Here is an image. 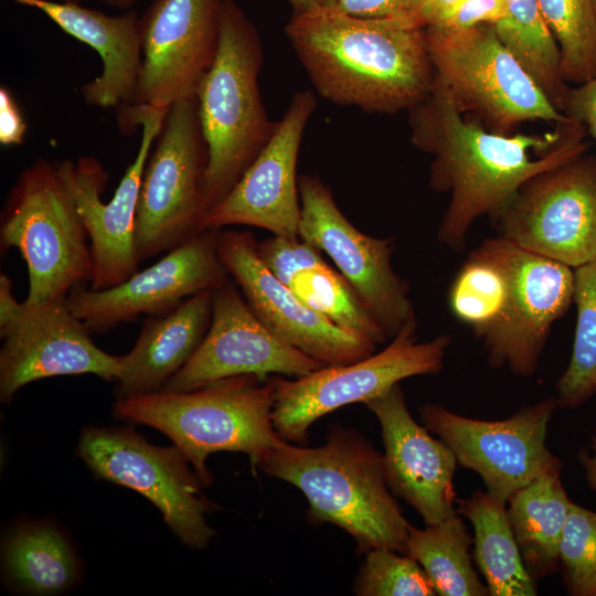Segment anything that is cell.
<instances>
[{"instance_id":"22","label":"cell","mask_w":596,"mask_h":596,"mask_svg":"<svg viewBox=\"0 0 596 596\" xmlns=\"http://www.w3.org/2000/svg\"><path fill=\"white\" fill-rule=\"evenodd\" d=\"M365 405L381 425L384 472L391 491L412 505L425 525L456 513V456L445 441L434 438L413 418L400 385Z\"/></svg>"},{"instance_id":"27","label":"cell","mask_w":596,"mask_h":596,"mask_svg":"<svg viewBox=\"0 0 596 596\" xmlns=\"http://www.w3.org/2000/svg\"><path fill=\"white\" fill-rule=\"evenodd\" d=\"M456 511L472 525L473 560L486 579L488 595H536V581L524 565L505 503L477 490L459 500Z\"/></svg>"},{"instance_id":"33","label":"cell","mask_w":596,"mask_h":596,"mask_svg":"<svg viewBox=\"0 0 596 596\" xmlns=\"http://www.w3.org/2000/svg\"><path fill=\"white\" fill-rule=\"evenodd\" d=\"M560 50L566 83L596 76V19L592 0H538Z\"/></svg>"},{"instance_id":"24","label":"cell","mask_w":596,"mask_h":596,"mask_svg":"<svg viewBox=\"0 0 596 596\" xmlns=\"http://www.w3.org/2000/svg\"><path fill=\"white\" fill-rule=\"evenodd\" d=\"M213 291L198 292L160 316L143 321L134 348L119 356L117 398L161 391L189 361L212 319Z\"/></svg>"},{"instance_id":"29","label":"cell","mask_w":596,"mask_h":596,"mask_svg":"<svg viewBox=\"0 0 596 596\" xmlns=\"http://www.w3.org/2000/svg\"><path fill=\"white\" fill-rule=\"evenodd\" d=\"M508 17L494 29L551 103L565 114L571 87L562 75L558 45L538 0H507Z\"/></svg>"},{"instance_id":"10","label":"cell","mask_w":596,"mask_h":596,"mask_svg":"<svg viewBox=\"0 0 596 596\" xmlns=\"http://www.w3.org/2000/svg\"><path fill=\"white\" fill-rule=\"evenodd\" d=\"M169 108L135 104L117 108L121 128L141 126V141L135 160L107 203L102 194L108 173L96 158L83 156L75 161L55 163L88 234L93 258L88 288L93 290L117 286L138 270L135 223L141 180L151 145Z\"/></svg>"},{"instance_id":"18","label":"cell","mask_w":596,"mask_h":596,"mask_svg":"<svg viewBox=\"0 0 596 596\" xmlns=\"http://www.w3.org/2000/svg\"><path fill=\"white\" fill-rule=\"evenodd\" d=\"M222 0H153L140 17L135 105L170 107L195 97L215 58Z\"/></svg>"},{"instance_id":"42","label":"cell","mask_w":596,"mask_h":596,"mask_svg":"<svg viewBox=\"0 0 596 596\" xmlns=\"http://www.w3.org/2000/svg\"><path fill=\"white\" fill-rule=\"evenodd\" d=\"M577 459L584 468L588 487L596 492V429L589 435L588 447L579 449Z\"/></svg>"},{"instance_id":"26","label":"cell","mask_w":596,"mask_h":596,"mask_svg":"<svg viewBox=\"0 0 596 596\" xmlns=\"http://www.w3.org/2000/svg\"><path fill=\"white\" fill-rule=\"evenodd\" d=\"M560 477L561 471L541 475L507 502L522 560L536 582L558 567L560 544L572 502Z\"/></svg>"},{"instance_id":"16","label":"cell","mask_w":596,"mask_h":596,"mask_svg":"<svg viewBox=\"0 0 596 596\" xmlns=\"http://www.w3.org/2000/svg\"><path fill=\"white\" fill-rule=\"evenodd\" d=\"M301 217L298 235L327 253L386 337L416 320L408 284L391 266L395 238L359 231L338 207L331 190L317 177L298 178Z\"/></svg>"},{"instance_id":"19","label":"cell","mask_w":596,"mask_h":596,"mask_svg":"<svg viewBox=\"0 0 596 596\" xmlns=\"http://www.w3.org/2000/svg\"><path fill=\"white\" fill-rule=\"evenodd\" d=\"M323 366L272 332L231 279L213 291L211 323L199 348L161 391H193L237 375L302 376Z\"/></svg>"},{"instance_id":"20","label":"cell","mask_w":596,"mask_h":596,"mask_svg":"<svg viewBox=\"0 0 596 596\" xmlns=\"http://www.w3.org/2000/svg\"><path fill=\"white\" fill-rule=\"evenodd\" d=\"M249 232L219 235V256L258 319L277 337L324 365L349 364L374 353L376 345L336 326L306 306L263 264Z\"/></svg>"},{"instance_id":"43","label":"cell","mask_w":596,"mask_h":596,"mask_svg":"<svg viewBox=\"0 0 596 596\" xmlns=\"http://www.w3.org/2000/svg\"><path fill=\"white\" fill-rule=\"evenodd\" d=\"M294 9V13H304L319 8H331L336 0H288Z\"/></svg>"},{"instance_id":"37","label":"cell","mask_w":596,"mask_h":596,"mask_svg":"<svg viewBox=\"0 0 596 596\" xmlns=\"http://www.w3.org/2000/svg\"><path fill=\"white\" fill-rule=\"evenodd\" d=\"M507 0H461L435 25L446 30H466L482 24L496 25L508 17Z\"/></svg>"},{"instance_id":"2","label":"cell","mask_w":596,"mask_h":596,"mask_svg":"<svg viewBox=\"0 0 596 596\" xmlns=\"http://www.w3.org/2000/svg\"><path fill=\"white\" fill-rule=\"evenodd\" d=\"M287 38L319 94L370 113L411 110L430 93L435 70L425 29L336 8L294 13Z\"/></svg>"},{"instance_id":"1","label":"cell","mask_w":596,"mask_h":596,"mask_svg":"<svg viewBox=\"0 0 596 596\" xmlns=\"http://www.w3.org/2000/svg\"><path fill=\"white\" fill-rule=\"evenodd\" d=\"M409 113L413 143L434 157L429 184L450 194L437 238L454 252L464 249L476 220L503 207L528 180L588 149L586 128L574 120L544 134L510 135L467 120L436 75Z\"/></svg>"},{"instance_id":"5","label":"cell","mask_w":596,"mask_h":596,"mask_svg":"<svg viewBox=\"0 0 596 596\" xmlns=\"http://www.w3.org/2000/svg\"><path fill=\"white\" fill-rule=\"evenodd\" d=\"M273 379L237 375L193 391L136 394L117 398L114 413L168 436L191 464L203 487L212 483L207 457L238 451L254 468L284 439L275 430Z\"/></svg>"},{"instance_id":"36","label":"cell","mask_w":596,"mask_h":596,"mask_svg":"<svg viewBox=\"0 0 596 596\" xmlns=\"http://www.w3.org/2000/svg\"><path fill=\"white\" fill-rule=\"evenodd\" d=\"M257 252L268 270L287 286L297 272L326 262L320 248L300 237L273 235L257 244Z\"/></svg>"},{"instance_id":"39","label":"cell","mask_w":596,"mask_h":596,"mask_svg":"<svg viewBox=\"0 0 596 596\" xmlns=\"http://www.w3.org/2000/svg\"><path fill=\"white\" fill-rule=\"evenodd\" d=\"M565 114L583 125L596 143V76L570 89Z\"/></svg>"},{"instance_id":"12","label":"cell","mask_w":596,"mask_h":596,"mask_svg":"<svg viewBox=\"0 0 596 596\" xmlns=\"http://www.w3.org/2000/svg\"><path fill=\"white\" fill-rule=\"evenodd\" d=\"M499 236L575 268L596 257V157L586 152L528 180L489 216Z\"/></svg>"},{"instance_id":"45","label":"cell","mask_w":596,"mask_h":596,"mask_svg":"<svg viewBox=\"0 0 596 596\" xmlns=\"http://www.w3.org/2000/svg\"><path fill=\"white\" fill-rule=\"evenodd\" d=\"M592 6H593L595 19H596V0H592Z\"/></svg>"},{"instance_id":"31","label":"cell","mask_w":596,"mask_h":596,"mask_svg":"<svg viewBox=\"0 0 596 596\" xmlns=\"http://www.w3.org/2000/svg\"><path fill=\"white\" fill-rule=\"evenodd\" d=\"M309 308L375 345L389 338L340 272L327 262L297 272L288 285Z\"/></svg>"},{"instance_id":"7","label":"cell","mask_w":596,"mask_h":596,"mask_svg":"<svg viewBox=\"0 0 596 596\" xmlns=\"http://www.w3.org/2000/svg\"><path fill=\"white\" fill-rule=\"evenodd\" d=\"M435 75L464 115L502 135L533 120L564 124L560 111L522 63L502 43L494 25L466 30L425 28Z\"/></svg>"},{"instance_id":"23","label":"cell","mask_w":596,"mask_h":596,"mask_svg":"<svg viewBox=\"0 0 596 596\" xmlns=\"http://www.w3.org/2000/svg\"><path fill=\"white\" fill-rule=\"evenodd\" d=\"M43 12L65 33L94 49L102 58L99 76L81 87L86 104L109 108L134 103L141 67V39L135 10L120 15L54 0H10Z\"/></svg>"},{"instance_id":"8","label":"cell","mask_w":596,"mask_h":596,"mask_svg":"<svg viewBox=\"0 0 596 596\" xmlns=\"http://www.w3.org/2000/svg\"><path fill=\"white\" fill-rule=\"evenodd\" d=\"M417 320L406 323L379 353L342 365H326L296 380L273 377V424L286 441L304 444L318 418L351 403L385 393L402 380L439 373L450 337L437 336L419 342Z\"/></svg>"},{"instance_id":"3","label":"cell","mask_w":596,"mask_h":596,"mask_svg":"<svg viewBox=\"0 0 596 596\" xmlns=\"http://www.w3.org/2000/svg\"><path fill=\"white\" fill-rule=\"evenodd\" d=\"M257 468L298 488L311 517L341 528L360 551L406 554L411 524L387 486L383 455L358 432L336 427L315 448L281 440Z\"/></svg>"},{"instance_id":"35","label":"cell","mask_w":596,"mask_h":596,"mask_svg":"<svg viewBox=\"0 0 596 596\" xmlns=\"http://www.w3.org/2000/svg\"><path fill=\"white\" fill-rule=\"evenodd\" d=\"M558 565L572 596H596V512L571 502Z\"/></svg>"},{"instance_id":"46","label":"cell","mask_w":596,"mask_h":596,"mask_svg":"<svg viewBox=\"0 0 596 596\" xmlns=\"http://www.w3.org/2000/svg\"><path fill=\"white\" fill-rule=\"evenodd\" d=\"M56 1H62V2H76V3H79L81 0H56Z\"/></svg>"},{"instance_id":"17","label":"cell","mask_w":596,"mask_h":596,"mask_svg":"<svg viewBox=\"0 0 596 596\" xmlns=\"http://www.w3.org/2000/svg\"><path fill=\"white\" fill-rule=\"evenodd\" d=\"M220 230H205L168 251L153 265L103 290L78 286L65 298L91 333L108 331L140 315H164L187 298L231 280L219 256Z\"/></svg>"},{"instance_id":"13","label":"cell","mask_w":596,"mask_h":596,"mask_svg":"<svg viewBox=\"0 0 596 596\" xmlns=\"http://www.w3.org/2000/svg\"><path fill=\"white\" fill-rule=\"evenodd\" d=\"M65 300L18 301L13 283L0 274V398L24 385L58 375L94 374L115 381L119 356L99 349Z\"/></svg>"},{"instance_id":"15","label":"cell","mask_w":596,"mask_h":596,"mask_svg":"<svg viewBox=\"0 0 596 596\" xmlns=\"http://www.w3.org/2000/svg\"><path fill=\"white\" fill-rule=\"evenodd\" d=\"M555 397L524 405L511 416L482 421L427 403L418 408L424 426L445 441L465 469L475 471L486 491L505 503L541 475L561 471L562 462L546 446Z\"/></svg>"},{"instance_id":"38","label":"cell","mask_w":596,"mask_h":596,"mask_svg":"<svg viewBox=\"0 0 596 596\" xmlns=\"http://www.w3.org/2000/svg\"><path fill=\"white\" fill-rule=\"evenodd\" d=\"M422 0H336L333 8L358 18L397 19L421 26L417 13Z\"/></svg>"},{"instance_id":"40","label":"cell","mask_w":596,"mask_h":596,"mask_svg":"<svg viewBox=\"0 0 596 596\" xmlns=\"http://www.w3.org/2000/svg\"><path fill=\"white\" fill-rule=\"evenodd\" d=\"M26 125L22 113L12 95L6 87H0V142L3 146L21 145L24 140Z\"/></svg>"},{"instance_id":"11","label":"cell","mask_w":596,"mask_h":596,"mask_svg":"<svg viewBox=\"0 0 596 596\" xmlns=\"http://www.w3.org/2000/svg\"><path fill=\"white\" fill-rule=\"evenodd\" d=\"M77 455L96 477L147 498L185 546L202 550L214 538L205 514L216 507L175 445L155 446L131 427L87 426Z\"/></svg>"},{"instance_id":"32","label":"cell","mask_w":596,"mask_h":596,"mask_svg":"<svg viewBox=\"0 0 596 596\" xmlns=\"http://www.w3.org/2000/svg\"><path fill=\"white\" fill-rule=\"evenodd\" d=\"M504 287L503 272L482 243L456 274L448 291L449 309L478 338L496 318Z\"/></svg>"},{"instance_id":"30","label":"cell","mask_w":596,"mask_h":596,"mask_svg":"<svg viewBox=\"0 0 596 596\" xmlns=\"http://www.w3.org/2000/svg\"><path fill=\"white\" fill-rule=\"evenodd\" d=\"M577 320L570 363L556 382L558 407L576 408L596 394V257L574 268Z\"/></svg>"},{"instance_id":"9","label":"cell","mask_w":596,"mask_h":596,"mask_svg":"<svg viewBox=\"0 0 596 596\" xmlns=\"http://www.w3.org/2000/svg\"><path fill=\"white\" fill-rule=\"evenodd\" d=\"M206 163L195 97L179 99L168 110L142 174L135 223L140 263L203 232Z\"/></svg>"},{"instance_id":"4","label":"cell","mask_w":596,"mask_h":596,"mask_svg":"<svg viewBox=\"0 0 596 596\" xmlns=\"http://www.w3.org/2000/svg\"><path fill=\"white\" fill-rule=\"evenodd\" d=\"M262 63L254 24L234 0H222L217 52L195 92L207 151L204 219L230 193L275 130L258 88Z\"/></svg>"},{"instance_id":"28","label":"cell","mask_w":596,"mask_h":596,"mask_svg":"<svg viewBox=\"0 0 596 596\" xmlns=\"http://www.w3.org/2000/svg\"><path fill=\"white\" fill-rule=\"evenodd\" d=\"M472 540L456 511L447 519L426 525L409 526L406 554L416 560L428 576L436 595L487 596L470 555Z\"/></svg>"},{"instance_id":"21","label":"cell","mask_w":596,"mask_h":596,"mask_svg":"<svg viewBox=\"0 0 596 596\" xmlns=\"http://www.w3.org/2000/svg\"><path fill=\"white\" fill-rule=\"evenodd\" d=\"M316 105L310 91L294 95L266 146L230 193L207 213L203 231L248 225L273 235L299 237L301 204L297 160Z\"/></svg>"},{"instance_id":"44","label":"cell","mask_w":596,"mask_h":596,"mask_svg":"<svg viewBox=\"0 0 596 596\" xmlns=\"http://www.w3.org/2000/svg\"><path fill=\"white\" fill-rule=\"evenodd\" d=\"M102 3H105L106 6L116 8V9H123L127 10L129 9L137 0H96Z\"/></svg>"},{"instance_id":"25","label":"cell","mask_w":596,"mask_h":596,"mask_svg":"<svg viewBox=\"0 0 596 596\" xmlns=\"http://www.w3.org/2000/svg\"><path fill=\"white\" fill-rule=\"evenodd\" d=\"M7 583L31 595H55L81 577L78 557L65 534L44 521L25 522L8 533L2 544Z\"/></svg>"},{"instance_id":"41","label":"cell","mask_w":596,"mask_h":596,"mask_svg":"<svg viewBox=\"0 0 596 596\" xmlns=\"http://www.w3.org/2000/svg\"><path fill=\"white\" fill-rule=\"evenodd\" d=\"M461 0H422L417 19L422 28L435 25L456 3Z\"/></svg>"},{"instance_id":"6","label":"cell","mask_w":596,"mask_h":596,"mask_svg":"<svg viewBox=\"0 0 596 596\" xmlns=\"http://www.w3.org/2000/svg\"><path fill=\"white\" fill-rule=\"evenodd\" d=\"M15 247L26 263L35 304L65 300L92 278L88 234L56 164L39 159L14 182L0 221V248Z\"/></svg>"},{"instance_id":"34","label":"cell","mask_w":596,"mask_h":596,"mask_svg":"<svg viewBox=\"0 0 596 596\" xmlns=\"http://www.w3.org/2000/svg\"><path fill=\"white\" fill-rule=\"evenodd\" d=\"M353 590L360 596H434L436 592L419 563L389 549L366 552Z\"/></svg>"},{"instance_id":"14","label":"cell","mask_w":596,"mask_h":596,"mask_svg":"<svg viewBox=\"0 0 596 596\" xmlns=\"http://www.w3.org/2000/svg\"><path fill=\"white\" fill-rule=\"evenodd\" d=\"M504 275V295L493 321L478 337L489 364L534 374L554 321L573 302L574 269L500 236L483 242Z\"/></svg>"}]
</instances>
